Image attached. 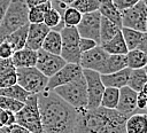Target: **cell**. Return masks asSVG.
I'll use <instances>...</instances> for the list:
<instances>
[{"label":"cell","mask_w":147,"mask_h":133,"mask_svg":"<svg viewBox=\"0 0 147 133\" xmlns=\"http://www.w3.org/2000/svg\"><path fill=\"white\" fill-rule=\"evenodd\" d=\"M16 124L23 126L31 133H44L38 108V96L31 94L24 102L23 108L15 114Z\"/></svg>","instance_id":"5"},{"label":"cell","mask_w":147,"mask_h":133,"mask_svg":"<svg viewBox=\"0 0 147 133\" xmlns=\"http://www.w3.org/2000/svg\"><path fill=\"white\" fill-rule=\"evenodd\" d=\"M122 14V28H129L139 32H146L147 7L139 1L133 7L124 10Z\"/></svg>","instance_id":"9"},{"label":"cell","mask_w":147,"mask_h":133,"mask_svg":"<svg viewBox=\"0 0 147 133\" xmlns=\"http://www.w3.org/2000/svg\"><path fill=\"white\" fill-rule=\"evenodd\" d=\"M0 133H31L23 126L18 124H13L10 126H3L0 128Z\"/></svg>","instance_id":"39"},{"label":"cell","mask_w":147,"mask_h":133,"mask_svg":"<svg viewBox=\"0 0 147 133\" xmlns=\"http://www.w3.org/2000/svg\"><path fill=\"white\" fill-rule=\"evenodd\" d=\"M146 31H147V24H146Z\"/></svg>","instance_id":"51"},{"label":"cell","mask_w":147,"mask_h":133,"mask_svg":"<svg viewBox=\"0 0 147 133\" xmlns=\"http://www.w3.org/2000/svg\"><path fill=\"white\" fill-rule=\"evenodd\" d=\"M127 117L116 110L99 107L77 111L75 133H125Z\"/></svg>","instance_id":"2"},{"label":"cell","mask_w":147,"mask_h":133,"mask_svg":"<svg viewBox=\"0 0 147 133\" xmlns=\"http://www.w3.org/2000/svg\"><path fill=\"white\" fill-rule=\"evenodd\" d=\"M126 66V56L125 55H108L106 63L100 72V75H109L117 71H121Z\"/></svg>","instance_id":"22"},{"label":"cell","mask_w":147,"mask_h":133,"mask_svg":"<svg viewBox=\"0 0 147 133\" xmlns=\"http://www.w3.org/2000/svg\"><path fill=\"white\" fill-rule=\"evenodd\" d=\"M30 95L31 94L28 93L24 88H22L18 84H15V85L9 86V87H6V88H0V96L10 97V99H14L16 101H20L22 103H24Z\"/></svg>","instance_id":"29"},{"label":"cell","mask_w":147,"mask_h":133,"mask_svg":"<svg viewBox=\"0 0 147 133\" xmlns=\"http://www.w3.org/2000/svg\"><path fill=\"white\" fill-rule=\"evenodd\" d=\"M131 69L125 68L121 71L109 73V75H100L101 81L105 87H114V88H122L127 85L129 76H130Z\"/></svg>","instance_id":"17"},{"label":"cell","mask_w":147,"mask_h":133,"mask_svg":"<svg viewBox=\"0 0 147 133\" xmlns=\"http://www.w3.org/2000/svg\"><path fill=\"white\" fill-rule=\"evenodd\" d=\"M137 94H138L137 92H134L127 86L119 88V97H118L116 111H118L119 114L126 117L133 115V112L137 109Z\"/></svg>","instance_id":"14"},{"label":"cell","mask_w":147,"mask_h":133,"mask_svg":"<svg viewBox=\"0 0 147 133\" xmlns=\"http://www.w3.org/2000/svg\"><path fill=\"white\" fill-rule=\"evenodd\" d=\"M28 29H29V24L17 29L16 31H14L13 33H10L5 41H7L14 52H17L22 48L25 47V42H26V37H28Z\"/></svg>","instance_id":"23"},{"label":"cell","mask_w":147,"mask_h":133,"mask_svg":"<svg viewBox=\"0 0 147 133\" xmlns=\"http://www.w3.org/2000/svg\"><path fill=\"white\" fill-rule=\"evenodd\" d=\"M100 23L101 15L99 11L84 14L79 24L77 25V31L80 38H88L94 40L100 45Z\"/></svg>","instance_id":"10"},{"label":"cell","mask_w":147,"mask_h":133,"mask_svg":"<svg viewBox=\"0 0 147 133\" xmlns=\"http://www.w3.org/2000/svg\"><path fill=\"white\" fill-rule=\"evenodd\" d=\"M121 29L118 25L113 23L111 21L101 16V23H100V45L109 41L113 39L117 33L121 32Z\"/></svg>","instance_id":"24"},{"label":"cell","mask_w":147,"mask_h":133,"mask_svg":"<svg viewBox=\"0 0 147 133\" xmlns=\"http://www.w3.org/2000/svg\"><path fill=\"white\" fill-rule=\"evenodd\" d=\"M23 105L24 103L20 101H16L14 99L6 97V96H0V109L2 110H7V111L16 114L23 108Z\"/></svg>","instance_id":"34"},{"label":"cell","mask_w":147,"mask_h":133,"mask_svg":"<svg viewBox=\"0 0 147 133\" xmlns=\"http://www.w3.org/2000/svg\"><path fill=\"white\" fill-rule=\"evenodd\" d=\"M65 61L60 55H54L51 53H47L42 49H39L37 52V63L36 68L45 75L47 78L55 75L60 69H62L65 65Z\"/></svg>","instance_id":"11"},{"label":"cell","mask_w":147,"mask_h":133,"mask_svg":"<svg viewBox=\"0 0 147 133\" xmlns=\"http://www.w3.org/2000/svg\"><path fill=\"white\" fill-rule=\"evenodd\" d=\"M121 32H122L123 39L125 41V45L127 47V50L137 49L144 32H139V31H136V30H132L129 28H122Z\"/></svg>","instance_id":"31"},{"label":"cell","mask_w":147,"mask_h":133,"mask_svg":"<svg viewBox=\"0 0 147 133\" xmlns=\"http://www.w3.org/2000/svg\"><path fill=\"white\" fill-rule=\"evenodd\" d=\"M118 97H119V89L114 88V87H106L101 97V103L100 107L110 109V110H116L117 103H118Z\"/></svg>","instance_id":"28"},{"label":"cell","mask_w":147,"mask_h":133,"mask_svg":"<svg viewBox=\"0 0 147 133\" xmlns=\"http://www.w3.org/2000/svg\"><path fill=\"white\" fill-rule=\"evenodd\" d=\"M11 62H13V64L16 69L36 66L37 52L24 47V48L17 50V52H14V54L11 56Z\"/></svg>","instance_id":"16"},{"label":"cell","mask_w":147,"mask_h":133,"mask_svg":"<svg viewBox=\"0 0 147 133\" xmlns=\"http://www.w3.org/2000/svg\"><path fill=\"white\" fill-rule=\"evenodd\" d=\"M13 68H15V66L11 62V58H0V73L8 71Z\"/></svg>","instance_id":"42"},{"label":"cell","mask_w":147,"mask_h":133,"mask_svg":"<svg viewBox=\"0 0 147 133\" xmlns=\"http://www.w3.org/2000/svg\"><path fill=\"white\" fill-rule=\"evenodd\" d=\"M53 92L59 95L62 100H64L68 104L75 108L77 111L84 110L87 107V91H86V81L83 76H78L71 83L56 87Z\"/></svg>","instance_id":"4"},{"label":"cell","mask_w":147,"mask_h":133,"mask_svg":"<svg viewBox=\"0 0 147 133\" xmlns=\"http://www.w3.org/2000/svg\"><path fill=\"white\" fill-rule=\"evenodd\" d=\"M9 2H10V0H0V25H1V22L3 19V16L6 14V10L8 8Z\"/></svg>","instance_id":"44"},{"label":"cell","mask_w":147,"mask_h":133,"mask_svg":"<svg viewBox=\"0 0 147 133\" xmlns=\"http://www.w3.org/2000/svg\"><path fill=\"white\" fill-rule=\"evenodd\" d=\"M137 49H139V50L144 52L145 54H147V31L142 33L141 39H140V42H139Z\"/></svg>","instance_id":"43"},{"label":"cell","mask_w":147,"mask_h":133,"mask_svg":"<svg viewBox=\"0 0 147 133\" xmlns=\"http://www.w3.org/2000/svg\"><path fill=\"white\" fill-rule=\"evenodd\" d=\"M98 11L100 13V15L102 17L111 21L113 23H115L116 25L122 28V14L115 7L113 0H101Z\"/></svg>","instance_id":"19"},{"label":"cell","mask_w":147,"mask_h":133,"mask_svg":"<svg viewBox=\"0 0 147 133\" xmlns=\"http://www.w3.org/2000/svg\"><path fill=\"white\" fill-rule=\"evenodd\" d=\"M29 7L25 0H10L0 25V42L17 29L29 24Z\"/></svg>","instance_id":"3"},{"label":"cell","mask_w":147,"mask_h":133,"mask_svg":"<svg viewBox=\"0 0 147 133\" xmlns=\"http://www.w3.org/2000/svg\"><path fill=\"white\" fill-rule=\"evenodd\" d=\"M0 120L2 126H10L13 124H16L15 114L7 110H2V109H0Z\"/></svg>","instance_id":"36"},{"label":"cell","mask_w":147,"mask_h":133,"mask_svg":"<svg viewBox=\"0 0 147 133\" xmlns=\"http://www.w3.org/2000/svg\"><path fill=\"white\" fill-rule=\"evenodd\" d=\"M144 69H145V71H146V73H147V65H146V66H145Z\"/></svg>","instance_id":"49"},{"label":"cell","mask_w":147,"mask_h":133,"mask_svg":"<svg viewBox=\"0 0 147 133\" xmlns=\"http://www.w3.org/2000/svg\"><path fill=\"white\" fill-rule=\"evenodd\" d=\"M96 46H100V45H98L92 39H88V38H80L79 39V50H80V53L88 52V50L95 48Z\"/></svg>","instance_id":"38"},{"label":"cell","mask_w":147,"mask_h":133,"mask_svg":"<svg viewBox=\"0 0 147 133\" xmlns=\"http://www.w3.org/2000/svg\"><path fill=\"white\" fill-rule=\"evenodd\" d=\"M62 39V48H61V57L65 61V63L79 64L80 61V50H79V33L77 28H68L64 26L61 31Z\"/></svg>","instance_id":"7"},{"label":"cell","mask_w":147,"mask_h":133,"mask_svg":"<svg viewBox=\"0 0 147 133\" xmlns=\"http://www.w3.org/2000/svg\"><path fill=\"white\" fill-rule=\"evenodd\" d=\"M141 1H142V2H144V5L147 7V0H141Z\"/></svg>","instance_id":"48"},{"label":"cell","mask_w":147,"mask_h":133,"mask_svg":"<svg viewBox=\"0 0 147 133\" xmlns=\"http://www.w3.org/2000/svg\"><path fill=\"white\" fill-rule=\"evenodd\" d=\"M83 73V69L79 64L74 63H67L62 69H60L55 75L48 78L46 91H53L56 87L67 85L75 80L78 76Z\"/></svg>","instance_id":"12"},{"label":"cell","mask_w":147,"mask_h":133,"mask_svg":"<svg viewBox=\"0 0 147 133\" xmlns=\"http://www.w3.org/2000/svg\"><path fill=\"white\" fill-rule=\"evenodd\" d=\"M108 55L109 54H107L101 46H96L95 48L88 52L82 53L79 65L82 66L83 70H92L100 73L106 63Z\"/></svg>","instance_id":"13"},{"label":"cell","mask_w":147,"mask_h":133,"mask_svg":"<svg viewBox=\"0 0 147 133\" xmlns=\"http://www.w3.org/2000/svg\"><path fill=\"white\" fill-rule=\"evenodd\" d=\"M1 127H3V126H2V124H1V120H0V128H1Z\"/></svg>","instance_id":"50"},{"label":"cell","mask_w":147,"mask_h":133,"mask_svg":"<svg viewBox=\"0 0 147 133\" xmlns=\"http://www.w3.org/2000/svg\"><path fill=\"white\" fill-rule=\"evenodd\" d=\"M137 109H147V96L142 92L137 94Z\"/></svg>","instance_id":"41"},{"label":"cell","mask_w":147,"mask_h":133,"mask_svg":"<svg viewBox=\"0 0 147 133\" xmlns=\"http://www.w3.org/2000/svg\"><path fill=\"white\" fill-rule=\"evenodd\" d=\"M139 1H141V0H113L115 7H116L121 13L124 11V10H126V9H129V8H131V7H133V6L137 5Z\"/></svg>","instance_id":"37"},{"label":"cell","mask_w":147,"mask_h":133,"mask_svg":"<svg viewBox=\"0 0 147 133\" xmlns=\"http://www.w3.org/2000/svg\"><path fill=\"white\" fill-rule=\"evenodd\" d=\"M37 96L44 133H75L77 119L75 108L53 91H44Z\"/></svg>","instance_id":"1"},{"label":"cell","mask_w":147,"mask_h":133,"mask_svg":"<svg viewBox=\"0 0 147 133\" xmlns=\"http://www.w3.org/2000/svg\"><path fill=\"white\" fill-rule=\"evenodd\" d=\"M100 46L109 55H126L129 52L127 47L125 45V41L123 39L122 32L117 33L113 39H110L109 41H107Z\"/></svg>","instance_id":"20"},{"label":"cell","mask_w":147,"mask_h":133,"mask_svg":"<svg viewBox=\"0 0 147 133\" xmlns=\"http://www.w3.org/2000/svg\"><path fill=\"white\" fill-rule=\"evenodd\" d=\"M101 0H75L70 7L77 9L82 15L99 10Z\"/></svg>","instance_id":"32"},{"label":"cell","mask_w":147,"mask_h":133,"mask_svg":"<svg viewBox=\"0 0 147 133\" xmlns=\"http://www.w3.org/2000/svg\"><path fill=\"white\" fill-rule=\"evenodd\" d=\"M48 32H49V29L44 23L29 24L25 48H29V49H32V50H36V52L41 49L42 42H44Z\"/></svg>","instance_id":"15"},{"label":"cell","mask_w":147,"mask_h":133,"mask_svg":"<svg viewBox=\"0 0 147 133\" xmlns=\"http://www.w3.org/2000/svg\"><path fill=\"white\" fill-rule=\"evenodd\" d=\"M48 1H51V0H25L26 6L29 7V9H30V8H32V7H36V6H39V5H42V3H46V2H48Z\"/></svg>","instance_id":"45"},{"label":"cell","mask_w":147,"mask_h":133,"mask_svg":"<svg viewBox=\"0 0 147 133\" xmlns=\"http://www.w3.org/2000/svg\"><path fill=\"white\" fill-rule=\"evenodd\" d=\"M126 56V66L131 70L144 69L147 65V54L139 49L129 50Z\"/></svg>","instance_id":"26"},{"label":"cell","mask_w":147,"mask_h":133,"mask_svg":"<svg viewBox=\"0 0 147 133\" xmlns=\"http://www.w3.org/2000/svg\"><path fill=\"white\" fill-rule=\"evenodd\" d=\"M141 92L147 96V83H146V84H145V86L142 87V91H141Z\"/></svg>","instance_id":"47"},{"label":"cell","mask_w":147,"mask_h":133,"mask_svg":"<svg viewBox=\"0 0 147 133\" xmlns=\"http://www.w3.org/2000/svg\"><path fill=\"white\" fill-rule=\"evenodd\" d=\"M14 54V50L11 46L7 41H1L0 42V58H11Z\"/></svg>","instance_id":"40"},{"label":"cell","mask_w":147,"mask_h":133,"mask_svg":"<svg viewBox=\"0 0 147 133\" xmlns=\"http://www.w3.org/2000/svg\"><path fill=\"white\" fill-rule=\"evenodd\" d=\"M49 30L54 31H61L64 28V23L62 21V14L54 7L48 9L44 15V22H42Z\"/></svg>","instance_id":"25"},{"label":"cell","mask_w":147,"mask_h":133,"mask_svg":"<svg viewBox=\"0 0 147 133\" xmlns=\"http://www.w3.org/2000/svg\"><path fill=\"white\" fill-rule=\"evenodd\" d=\"M82 16L83 15L77 9L68 6L62 11V21L64 23V26H68V28H77V25L79 24V22L82 19Z\"/></svg>","instance_id":"33"},{"label":"cell","mask_w":147,"mask_h":133,"mask_svg":"<svg viewBox=\"0 0 147 133\" xmlns=\"http://www.w3.org/2000/svg\"><path fill=\"white\" fill-rule=\"evenodd\" d=\"M146 83H147V73L145 69H136V70H131L126 86L133 89L134 92L139 93L142 91V87L145 86Z\"/></svg>","instance_id":"27"},{"label":"cell","mask_w":147,"mask_h":133,"mask_svg":"<svg viewBox=\"0 0 147 133\" xmlns=\"http://www.w3.org/2000/svg\"><path fill=\"white\" fill-rule=\"evenodd\" d=\"M125 133H147V114H133L127 117Z\"/></svg>","instance_id":"18"},{"label":"cell","mask_w":147,"mask_h":133,"mask_svg":"<svg viewBox=\"0 0 147 133\" xmlns=\"http://www.w3.org/2000/svg\"><path fill=\"white\" fill-rule=\"evenodd\" d=\"M53 6H52V0L46 2V3H42V5H39V6H36V7H32L29 9V14H28V19H29V24H40L44 22V15L45 13L51 9Z\"/></svg>","instance_id":"30"},{"label":"cell","mask_w":147,"mask_h":133,"mask_svg":"<svg viewBox=\"0 0 147 133\" xmlns=\"http://www.w3.org/2000/svg\"><path fill=\"white\" fill-rule=\"evenodd\" d=\"M53 1H54V0H53Z\"/></svg>","instance_id":"52"},{"label":"cell","mask_w":147,"mask_h":133,"mask_svg":"<svg viewBox=\"0 0 147 133\" xmlns=\"http://www.w3.org/2000/svg\"><path fill=\"white\" fill-rule=\"evenodd\" d=\"M83 76L86 81V91H87L86 109H96L100 107L101 97L106 87L101 81V77L99 72L92 70H83Z\"/></svg>","instance_id":"8"},{"label":"cell","mask_w":147,"mask_h":133,"mask_svg":"<svg viewBox=\"0 0 147 133\" xmlns=\"http://www.w3.org/2000/svg\"><path fill=\"white\" fill-rule=\"evenodd\" d=\"M17 84V75L16 68H13L8 71L0 73V88H6Z\"/></svg>","instance_id":"35"},{"label":"cell","mask_w":147,"mask_h":133,"mask_svg":"<svg viewBox=\"0 0 147 133\" xmlns=\"http://www.w3.org/2000/svg\"><path fill=\"white\" fill-rule=\"evenodd\" d=\"M17 84L30 94L38 95L46 91L48 78L42 75L36 66L16 69Z\"/></svg>","instance_id":"6"},{"label":"cell","mask_w":147,"mask_h":133,"mask_svg":"<svg viewBox=\"0 0 147 133\" xmlns=\"http://www.w3.org/2000/svg\"><path fill=\"white\" fill-rule=\"evenodd\" d=\"M60 1H61L63 5H65V6H70L75 0H60Z\"/></svg>","instance_id":"46"},{"label":"cell","mask_w":147,"mask_h":133,"mask_svg":"<svg viewBox=\"0 0 147 133\" xmlns=\"http://www.w3.org/2000/svg\"><path fill=\"white\" fill-rule=\"evenodd\" d=\"M61 48H62V39H61V33L59 31H54V30H49V32L47 33L41 49L54 54V55H61Z\"/></svg>","instance_id":"21"}]
</instances>
